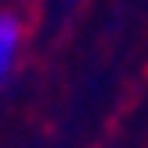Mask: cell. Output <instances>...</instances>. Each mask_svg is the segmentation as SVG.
I'll list each match as a JSON object with an SVG mask.
<instances>
[{
    "instance_id": "obj_1",
    "label": "cell",
    "mask_w": 148,
    "mask_h": 148,
    "mask_svg": "<svg viewBox=\"0 0 148 148\" xmlns=\"http://www.w3.org/2000/svg\"><path fill=\"white\" fill-rule=\"evenodd\" d=\"M19 48H23V19L16 13H0V81L13 71Z\"/></svg>"
}]
</instances>
